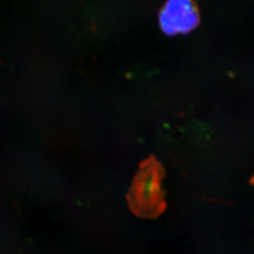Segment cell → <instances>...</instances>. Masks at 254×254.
<instances>
[{
    "label": "cell",
    "mask_w": 254,
    "mask_h": 254,
    "mask_svg": "<svg viewBox=\"0 0 254 254\" xmlns=\"http://www.w3.org/2000/svg\"><path fill=\"white\" fill-rule=\"evenodd\" d=\"M163 170L158 162L149 159L142 165L129 195V205L137 215L153 218L164 209L161 180Z\"/></svg>",
    "instance_id": "6da1fadb"
},
{
    "label": "cell",
    "mask_w": 254,
    "mask_h": 254,
    "mask_svg": "<svg viewBox=\"0 0 254 254\" xmlns=\"http://www.w3.org/2000/svg\"><path fill=\"white\" fill-rule=\"evenodd\" d=\"M199 22L200 15L192 0H169L159 15L161 29L170 36L189 33Z\"/></svg>",
    "instance_id": "7a4b0ae2"
}]
</instances>
